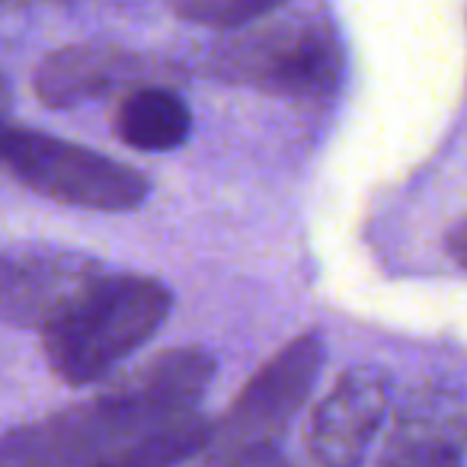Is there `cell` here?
I'll list each match as a JSON object with an SVG mask.
<instances>
[{
    "label": "cell",
    "instance_id": "obj_1",
    "mask_svg": "<svg viewBox=\"0 0 467 467\" xmlns=\"http://www.w3.org/2000/svg\"><path fill=\"white\" fill-rule=\"evenodd\" d=\"M173 295L150 275H112L42 330V352L71 388L109 378L170 317Z\"/></svg>",
    "mask_w": 467,
    "mask_h": 467
},
{
    "label": "cell",
    "instance_id": "obj_2",
    "mask_svg": "<svg viewBox=\"0 0 467 467\" xmlns=\"http://www.w3.org/2000/svg\"><path fill=\"white\" fill-rule=\"evenodd\" d=\"M327 362L324 333L311 330L285 343L256 375L244 384L234 403L208 420L205 445L195 454L199 467H224L260 454L282 451L279 441L305 410L320 368Z\"/></svg>",
    "mask_w": 467,
    "mask_h": 467
},
{
    "label": "cell",
    "instance_id": "obj_3",
    "mask_svg": "<svg viewBox=\"0 0 467 467\" xmlns=\"http://www.w3.org/2000/svg\"><path fill=\"white\" fill-rule=\"evenodd\" d=\"M182 416H170L112 378L97 397L0 432V467H93L116 448Z\"/></svg>",
    "mask_w": 467,
    "mask_h": 467
},
{
    "label": "cell",
    "instance_id": "obj_4",
    "mask_svg": "<svg viewBox=\"0 0 467 467\" xmlns=\"http://www.w3.org/2000/svg\"><path fill=\"white\" fill-rule=\"evenodd\" d=\"M221 80L285 99H320L339 80V48L330 29L311 20L250 23L214 48Z\"/></svg>",
    "mask_w": 467,
    "mask_h": 467
},
{
    "label": "cell",
    "instance_id": "obj_5",
    "mask_svg": "<svg viewBox=\"0 0 467 467\" xmlns=\"http://www.w3.org/2000/svg\"><path fill=\"white\" fill-rule=\"evenodd\" d=\"M0 170L46 199L93 212H131L150 192V182L138 170L84 144L16 125L0 135Z\"/></svg>",
    "mask_w": 467,
    "mask_h": 467
},
{
    "label": "cell",
    "instance_id": "obj_6",
    "mask_svg": "<svg viewBox=\"0 0 467 467\" xmlns=\"http://www.w3.org/2000/svg\"><path fill=\"white\" fill-rule=\"evenodd\" d=\"M103 279V263L80 250L48 244L0 250V320L42 333Z\"/></svg>",
    "mask_w": 467,
    "mask_h": 467
},
{
    "label": "cell",
    "instance_id": "obj_7",
    "mask_svg": "<svg viewBox=\"0 0 467 467\" xmlns=\"http://www.w3.org/2000/svg\"><path fill=\"white\" fill-rule=\"evenodd\" d=\"M390 407V378L352 365L314 407L305 429V467H362Z\"/></svg>",
    "mask_w": 467,
    "mask_h": 467
},
{
    "label": "cell",
    "instance_id": "obj_8",
    "mask_svg": "<svg viewBox=\"0 0 467 467\" xmlns=\"http://www.w3.org/2000/svg\"><path fill=\"white\" fill-rule=\"evenodd\" d=\"M176 67L163 58L119 46H67L52 52L36 71V93L52 109H71L116 90L176 84Z\"/></svg>",
    "mask_w": 467,
    "mask_h": 467
},
{
    "label": "cell",
    "instance_id": "obj_9",
    "mask_svg": "<svg viewBox=\"0 0 467 467\" xmlns=\"http://www.w3.org/2000/svg\"><path fill=\"white\" fill-rule=\"evenodd\" d=\"M467 410L451 384L429 381L397 407L378 467H464Z\"/></svg>",
    "mask_w": 467,
    "mask_h": 467
},
{
    "label": "cell",
    "instance_id": "obj_10",
    "mask_svg": "<svg viewBox=\"0 0 467 467\" xmlns=\"http://www.w3.org/2000/svg\"><path fill=\"white\" fill-rule=\"evenodd\" d=\"M192 131V112L173 87H141L122 97L116 109V135L144 154L173 150Z\"/></svg>",
    "mask_w": 467,
    "mask_h": 467
},
{
    "label": "cell",
    "instance_id": "obj_11",
    "mask_svg": "<svg viewBox=\"0 0 467 467\" xmlns=\"http://www.w3.org/2000/svg\"><path fill=\"white\" fill-rule=\"evenodd\" d=\"M208 420L202 413H189L173 420L129 445L116 448L112 454L99 458L93 467H180L195 461V454L205 445Z\"/></svg>",
    "mask_w": 467,
    "mask_h": 467
},
{
    "label": "cell",
    "instance_id": "obj_12",
    "mask_svg": "<svg viewBox=\"0 0 467 467\" xmlns=\"http://www.w3.org/2000/svg\"><path fill=\"white\" fill-rule=\"evenodd\" d=\"M285 0H170L180 20L212 29H244L250 23L266 20Z\"/></svg>",
    "mask_w": 467,
    "mask_h": 467
},
{
    "label": "cell",
    "instance_id": "obj_13",
    "mask_svg": "<svg viewBox=\"0 0 467 467\" xmlns=\"http://www.w3.org/2000/svg\"><path fill=\"white\" fill-rule=\"evenodd\" d=\"M224 467H292V461H288L282 451H273V454H260V458L241 461V464H224Z\"/></svg>",
    "mask_w": 467,
    "mask_h": 467
},
{
    "label": "cell",
    "instance_id": "obj_14",
    "mask_svg": "<svg viewBox=\"0 0 467 467\" xmlns=\"http://www.w3.org/2000/svg\"><path fill=\"white\" fill-rule=\"evenodd\" d=\"M10 97H14V93H10V84H7V78H4V74H0V116H4V112H7V106H10Z\"/></svg>",
    "mask_w": 467,
    "mask_h": 467
},
{
    "label": "cell",
    "instance_id": "obj_15",
    "mask_svg": "<svg viewBox=\"0 0 467 467\" xmlns=\"http://www.w3.org/2000/svg\"><path fill=\"white\" fill-rule=\"evenodd\" d=\"M29 4H42V0H0V10H10V7H29Z\"/></svg>",
    "mask_w": 467,
    "mask_h": 467
},
{
    "label": "cell",
    "instance_id": "obj_16",
    "mask_svg": "<svg viewBox=\"0 0 467 467\" xmlns=\"http://www.w3.org/2000/svg\"><path fill=\"white\" fill-rule=\"evenodd\" d=\"M4 129H7V122H4V119H0V135H4Z\"/></svg>",
    "mask_w": 467,
    "mask_h": 467
}]
</instances>
